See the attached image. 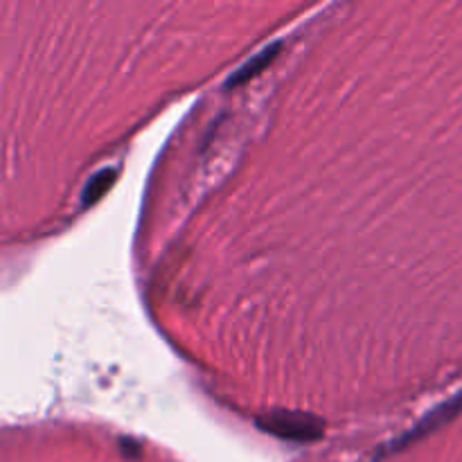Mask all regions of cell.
Masks as SVG:
<instances>
[{"label": "cell", "instance_id": "obj_1", "mask_svg": "<svg viewBox=\"0 0 462 462\" xmlns=\"http://www.w3.org/2000/svg\"><path fill=\"white\" fill-rule=\"evenodd\" d=\"M257 427L284 440H319L325 431V422L311 413L300 411H271L269 415L257 420Z\"/></svg>", "mask_w": 462, "mask_h": 462}, {"label": "cell", "instance_id": "obj_3", "mask_svg": "<svg viewBox=\"0 0 462 462\" xmlns=\"http://www.w3.org/2000/svg\"><path fill=\"white\" fill-rule=\"evenodd\" d=\"M280 50H282V41H275V43L266 45V48H262L260 52L253 54L246 63H242V66H239L237 70L228 77V81H226V88L246 84V81H251L253 77H257L260 72H264V68L271 66V61L278 57Z\"/></svg>", "mask_w": 462, "mask_h": 462}, {"label": "cell", "instance_id": "obj_2", "mask_svg": "<svg viewBox=\"0 0 462 462\" xmlns=\"http://www.w3.org/2000/svg\"><path fill=\"white\" fill-rule=\"evenodd\" d=\"M460 411H462V393L460 395L451 397V400H447L445 404H440L436 411H431V413L424 415V418L420 420L413 429H409V431L402 436V440L395 442V445L402 447V445H409V442L413 440H420V438H424L427 433H431L433 429L442 427V424H447L449 420H454Z\"/></svg>", "mask_w": 462, "mask_h": 462}, {"label": "cell", "instance_id": "obj_4", "mask_svg": "<svg viewBox=\"0 0 462 462\" xmlns=\"http://www.w3.org/2000/svg\"><path fill=\"white\" fill-rule=\"evenodd\" d=\"M116 176H117V171L108 170V167L106 170H99L95 176H90V180L86 183L84 192H81V206H93V203H97L99 199L108 192V188L113 185Z\"/></svg>", "mask_w": 462, "mask_h": 462}]
</instances>
